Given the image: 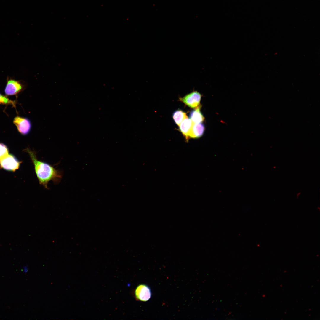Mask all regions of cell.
<instances>
[{
  "label": "cell",
  "instance_id": "obj_3",
  "mask_svg": "<svg viewBox=\"0 0 320 320\" xmlns=\"http://www.w3.org/2000/svg\"><path fill=\"white\" fill-rule=\"evenodd\" d=\"M25 86L21 81L7 77L4 89L5 94L7 96L16 95L23 90Z\"/></svg>",
  "mask_w": 320,
  "mask_h": 320
},
{
  "label": "cell",
  "instance_id": "obj_5",
  "mask_svg": "<svg viewBox=\"0 0 320 320\" xmlns=\"http://www.w3.org/2000/svg\"><path fill=\"white\" fill-rule=\"evenodd\" d=\"M201 98L200 94L195 91L180 98V100L188 106L196 108L199 106Z\"/></svg>",
  "mask_w": 320,
  "mask_h": 320
},
{
  "label": "cell",
  "instance_id": "obj_1",
  "mask_svg": "<svg viewBox=\"0 0 320 320\" xmlns=\"http://www.w3.org/2000/svg\"><path fill=\"white\" fill-rule=\"evenodd\" d=\"M25 151L29 154L33 164L35 173L39 183L45 188H48L49 182L52 181L55 183L60 182L62 177L61 172L56 169L53 166L37 158L36 152L28 148Z\"/></svg>",
  "mask_w": 320,
  "mask_h": 320
},
{
  "label": "cell",
  "instance_id": "obj_10",
  "mask_svg": "<svg viewBox=\"0 0 320 320\" xmlns=\"http://www.w3.org/2000/svg\"><path fill=\"white\" fill-rule=\"evenodd\" d=\"M186 113L181 110L175 111L173 115V119L176 124L179 126L182 121L187 117Z\"/></svg>",
  "mask_w": 320,
  "mask_h": 320
},
{
  "label": "cell",
  "instance_id": "obj_13",
  "mask_svg": "<svg viewBox=\"0 0 320 320\" xmlns=\"http://www.w3.org/2000/svg\"><path fill=\"white\" fill-rule=\"evenodd\" d=\"M24 271L25 272H26L28 271V268L26 266H25L23 268Z\"/></svg>",
  "mask_w": 320,
  "mask_h": 320
},
{
  "label": "cell",
  "instance_id": "obj_12",
  "mask_svg": "<svg viewBox=\"0 0 320 320\" xmlns=\"http://www.w3.org/2000/svg\"><path fill=\"white\" fill-rule=\"evenodd\" d=\"M9 149L4 143H0V159L8 154Z\"/></svg>",
  "mask_w": 320,
  "mask_h": 320
},
{
  "label": "cell",
  "instance_id": "obj_11",
  "mask_svg": "<svg viewBox=\"0 0 320 320\" xmlns=\"http://www.w3.org/2000/svg\"><path fill=\"white\" fill-rule=\"evenodd\" d=\"M0 104L3 105H11L15 107V102L9 99L0 93Z\"/></svg>",
  "mask_w": 320,
  "mask_h": 320
},
{
  "label": "cell",
  "instance_id": "obj_2",
  "mask_svg": "<svg viewBox=\"0 0 320 320\" xmlns=\"http://www.w3.org/2000/svg\"><path fill=\"white\" fill-rule=\"evenodd\" d=\"M21 162L12 154H8L0 159V168L6 170L15 172L19 167Z\"/></svg>",
  "mask_w": 320,
  "mask_h": 320
},
{
  "label": "cell",
  "instance_id": "obj_9",
  "mask_svg": "<svg viewBox=\"0 0 320 320\" xmlns=\"http://www.w3.org/2000/svg\"><path fill=\"white\" fill-rule=\"evenodd\" d=\"M200 110V107L199 106L190 112V119L193 123H201L204 119V118Z\"/></svg>",
  "mask_w": 320,
  "mask_h": 320
},
{
  "label": "cell",
  "instance_id": "obj_8",
  "mask_svg": "<svg viewBox=\"0 0 320 320\" xmlns=\"http://www.w3.org/2000/svg\"><path fill=\"white\" fill-rule=\"evenodd\" d=\"M193 123L191 120L187 117L182 121L179 126L180 132L186 140L189 139V134Z\"/></svg>",
  "mask_w": 320,
  "mask_h": 320
},
{
  "label": "cell",
  "instance_id": "obj_6",
  "mask_svg": "<svg viewBox=\"0 0 320 320\" xmlns=\"http://www.w3.org/2000/svg\"><path fill=\"white\" fill-rule=\"evenodd\" d=\"M136 298L138 300L145 302L151 298V292L149 287L145 284H140L137 286L135 292Z\"/></svg>",
  "mask_w": 320,
  "mask_h": 320
},
{
  "label": "cell",
  "instance_id": "obj_7",
  "mask_svg": "<svg viewBox=\"0 0 320 320\" xmlns=\"http://www.w3.org/2000/svg\"><path fill=\"white\" fill-rule=\"evenodd\" d=\"M205 127L202 123H193L188 138H198L201 137L204 134Z\"/></svg>",
  "mask_w": 320,
  "mask_h": 320
},
{
  "label": "cell",
  "instance_id": "obj_4",
  "mask_svg": "<svg viewBox=\"0 0 320 320\" xmlns=\"http://www.w3.org/2000/svg\"><path fill=\"white\" fill-rule=\"evenodd\" d=\"M13 123L16 127L19 132L23 135L28 134L31 129V122L26 118L17 116L14 119Z\"/></svg>",
  "mask_w": 320,
  "mask_h": 320
}]
</instances>
